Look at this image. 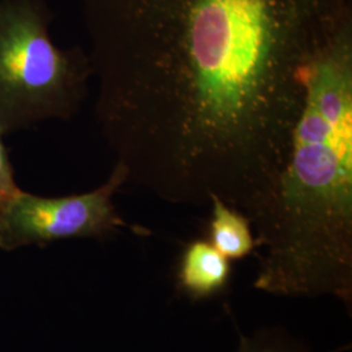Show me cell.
<instances>
[{
  "label": "cell",
  "instance_id": "obj_3",
  "mask_svg": "<svg viewBox=\"0 0 352 352\" xmlns=\"http://www.w3.org/2000/svg\"><path fill=\"white\" fill-rule=\"evenodd\" d=\"M45 0H0V131L69 120L87 100L93 67L82 47L59 49Z\"/></svg>",
  "mask_w": 352,
  "mask_h": 352
},
{
  "label": "cell",
  "instance_id": "obj_8",
  "mask_svg": "<svg viewBox=\"0 0 352 352\" xmlns=\"http://www.w3.org/2000/svg\"><path fill=\"white\" fill-rule=\"evenodd\" d=\"M3 138L4 135L0 131V202L12 197L20 189L14 179V168L10 158V151L7 149Z\"/></svg>",
  "mask_w": 352,
  "mask_h": 352
},
{
  "label": "cell",
  "instance_id": "obj_5",
  "mask_svg": "<svg viewBox=\"0 0 352 352\" xmlns=\"http://www.w3.org/2000/svg\"><path fill=\"white\" fill-rule=\"evenodd\" d=\"M232 265L206 239L189 241L183 248L175 270L176 291L190 302L209 300L230 286Z\"/></svg>",
  "mask_w": 352,
  "mask_h": 352
},
{
  "label": "cell",
  "instance_id": "obj_4",
  "mask_svg": "<svg viewBox=\"0 0 352 352\" xmlns=\"http://www.w3.org/2000/svg\"><path fill=\"white\" fill-rule=\"evenodd\" d=\"M126 183V167L115 162L101 187L85 193L43 197L19 189L0 202V250L46 248L68 239L107 240L124 228L140 236L149 235L148 228L124 221L113 205L115 193Z\"/></svg>",
  "mask_w": 352,
  "mask_h": 352
},
{
  "label": "cell",
  "instance_id": "obj_7",
  "mask_svg": "<svg viewBox=\"0 0 352 352\" xmlns=\"http://www.w3.org/2000/svg\"><path fill=\"white\" fill-rule=\"evenodd\" d=\"M239 344L235 352H314L312 349L282 325L261 327L250 336L238 327Z\"/></svg>",
  "mask_w": 352,
  "mask_h": 352
},
{
  "label": "cell",
  "instance_id": "obj_2",
  "mask_svg": "<svg viewBox=\"0 0 352 352\" xmlns=\"http://www.w3.org/2000/svg\"><path fill=\"white\" fill-rule=\"evenodd\" d=\"M264 248L254 289L333 296L352 312V23L311 64L287 161L251 217Z\"/></svg>",
  "mask_w": 352,
  "mask_h": 352
},
{
  "label": "cell",
  "instance_id": "obj_1",
  "mask_svg": "<svg viewBox=\"0 0 352 352\" xmlns=\"http://www.w3.org/2000/svg\"><path fill=\"white\" fill-rule=\"evenodd\" d=\"M96 119L128 183L251 218L352 0H81Z\"/></svg>",
  "mask_w": 352,
  "mask_h": 352
},
{
  "label": "cell",
  "instance_id": "obj_6",
  "mask_svg": "<svg viewBox=\"0 0 352 352\" xmlns=\"http://www.w3.org/2000/svg\"><path fill=\"white\" fill-rule=\"evenodd\" d=\"M208 240L230 261H239L258 248L248 215L213 196Z\"/></svg>",
  "mask_w": 352,
  "mask_h": 352
}]
</instances>
